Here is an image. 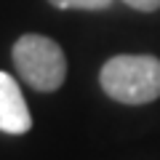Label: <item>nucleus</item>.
I'll return each instance as SVG.
<instances>
[{
	"instance_id": "1",
	"label": "nucleus",
	"mask_w": 160,
	"mask_h": 160,
	"mask_svg": "<svg viewBox=\"0 0 160 160\" xmlns=\"http://www.w3.org/2000/svg\"><path fill=\"white\" fill-rule=\"evenodd\" d=\"M102 91L120 104H149L160 96V59L147 53H120L99 72Z\"/></svg>"
},
{
	"instance_id": "2",
	"label": "nucleus",
	"mask_w": 160,
	"mask_h": 160,
	"mask_svg": "<svg viewBox=\"0 0 160 160\" xmlns=\"http://www.w3.org/2000/svg\"><path fill=\"white\" fill-rule=\"evenodd\" d=\"M11 59L29 88L40 93L59 91L67 80V53L53 38L27 32L13 43Z\"/></svg>"
},
{
	"instance_id": "3",
	"label": "nucleus",
	"mask_w": 160,
	"mask_h": 160,
	"mask_svg": "<svg viewBox=\"0 0 160 160\" xmlns=\"http://www.w3.org/2000/svg\"><path fill=\"white\" fill-rule=\"evenodd\" d=\"M29 128H32V115L22 96V88L8 72L0 69V131L22 136Z\"/></svg>"
},
{
	"instance_id": "4",
	"label": "nucleus",
	"mask_w": 160,
	"mask_h": 160,
	"mask_svg": "<svg viewBox=\"0 0 160 160\" xmlns=\"http://www.w3.org/2000/svg\"><path fill=\"white\" fill-rule=\"evenodd\" d=\"M53 8H62V11H69V8H80V11H104V8L112 6V0H48Z\"/></svg>"
},
{
	"instance_id": "5",
	"label": "nucleus",
	"mask_w": 160,
	"mask_h": 160,
	"mask_svg": "<svg viewBox=\"0 0 160 160\" xmlns=\"http://www.w3.org/2000/svg\"><path fill=\"white\" fill-rule=\"evenodd\" d=\"M123 3L131 6V8H136V11H144V13L158 11V8H160V0H123Z\"/></svg>"
}]
</instances>
